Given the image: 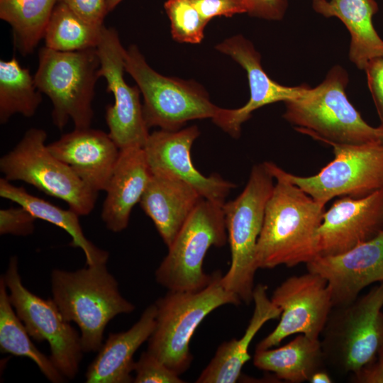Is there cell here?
<instances>
[{"label": "cell", "mask_w": 383, "mask_h": 383, "mask_svg": "<svg viewBox=\"0 0 383 383\" xmlns=\"http://www.w3.org/2000/svg\"><path fill=\"white\" fill-rule=\"evenodd\" d=\"M276 181L267 202L256 248L258 269L292 267L313 260L325 205L292 182L286 171L265 162Z\"/></svg>", "instance_id": "obj_1"}, {"label": "cell", "mask_w": 383, "mask_h": 383, "mask_svg": "<svg viewBox=\"0 0 383 383\" xmlns=\"http://www.w3.org/2000/svg\"><path fill=\"white\" fill-rule=\"evenodd\" d=\"M348 81L343 67H332L317 87L306 84L297 97L284 102L283 118L299 132L328 145L380 143L379 128L364 121L349 101Z\"/></svg>", "instance_id": "obj_2"}, {"label": "cell", "mask_w": 383, "mask_h": 383, "mask_svg": "<svg viewBox=\"0 0 383 383\" xmlns=\"http://www.w3.org/2000/svg\"><path fill=\"white\" fill-rule=\"evenodd\" d=\"M51 288L52 299L65 318L78 326L84 353L98 352L109 322L135 309L121 294L106 263L72 272L55 269Z\"/></svg>", "instance_id": "obj_3"}, {"label": "cell", "mask_w": 383, "mask_h": 383, "mask_svg": "<svg viewBox=\"0 0 383 383\" xmlns=\"http://www.w3.org/2000/svg\"><path fill=\"white\" fill-rule=\"evenodd\" d=\"M221 277L220 272H215L206 287L197 291L168 290L155 302V326L148 340L147 351L179 375L191 366L189 343L202 321L218 307L241 304L225 289Z\"/></svg>", "instance_id": "obj_4"}, {"label": "cell", "mask_w": 383, "mask_h": 383, "mask_svg": "<svg viewBox=\"0 0 383 383\" xmlns=\"http://www.w3.org/2000/svg\"><path fill=\"white\" fill-rule=\"evenodd\" d=\"M274 178L265 162L255 165L243 192L225 202L223 210L231 249V265L221 277L223 287L246 304L252 301L256 248Z\"/></svg>", "instance_id": "obj_5"}, {"label": "cell", "mask_w": 383, "mask_h": 383, "mask_svg": "<svg viewBox=\"0 0 383 383\" xmlns=\"http://www.w3.org/2000/svg\"><path fill=\"white\" fill-rule=\"evenodd\" d=\"M99 69L96 48L74 52L45 46L39 50L35 83L50 99L52 123L58 129H63L70 120L74 128H90Z\"/></svg>", "instance_id": "obj_6"}, {"label": "cell", "mask_w": 383, "mask_h": 383, "mask_svg": "<svg viewBox=\"0 0 383 383\" xmlns=\"http://www.w3.org/2000/svg\"><path fill=\"white\" fill-rule=\"evenodd\" d=\"M383 282L343 306L333 307L320 336L326 365L352 374L383 347Z\"/></svg>", "instance_id": "obj_7"}, {"label": "cell", "mask_w": 383, "mask_h": 383, "mask_svg": "<svg viewBox=\"0 0 383 383\" xmlns=\"http://www.w3.org/2000/svg\"><path fill=\"white\" fill-rule=\"evenodd\" d=\"M125 69L143 96V116L148 128L177 131L189 121H213L223 109L211 101L208 93L196 82L167 77L154 70L135 45L126 49Z\"/></svg>", "instance_id": "obj_8"}, {"label": "cell", "mask_w": 383, "mask_h": 383, "mask_svg": "<svg viewBox=\"0 0 383 383\" xmlns=\"http://www.w3.org/2000/svg\"><path fill=\"white\" fill-rule=\"evenodd\" d=\"M42 128H29L20 141L0 158V171L9 182L21 181L65 201L79 216L94 209L98 193L90 189L45 144Z\"/></svg>", "instance_id": "obj_9"}, {"label": "cell", "mask_w": 383, "mask_h": 383, "mask_svg": "<svg viewBox=\"0 0 383 383\" xmlns=\"http://www.w3.org/2000/svg\"><path fill=\"white\" fill-rule=\"evenodd\" d=\"M228 241L223 205L204 199L196 207L155 271L157 282L170 291H197L206 287L213 274L203 264L211 246Z\"/></svg>", "instance_id": "obj_10"}, {"label": "cell", "mask_w": 383, "mask_h": 383, "mask_svg": "<svg viewBox=\"0 0 383 383\" xmlns=\"http://www.w3.org/2000/svg\"><path fill=\"white\" fill-rule=\"evenodd\" d=\"M2 277L10 301L30 336L38 342L47 341L53 365L65 377L74 378L84 353L80 334L65 318L53 299H42L24 287L16 256L10 258Z\"/></svg>", "instance_id": "obj_11"}, {"label": "cell", "mask_w": 383, "mask_h": 383, "mask_svg": "<svg viewBox=\"0 0 383 383\" xmlns=\"http://www.w3.org/2000/svg\"><path fill=\"white\" fill-rule=\"evenodd\" d=\"M334 158L319 172L288 179L316 201L326 205L338 196L363 197L383 189V145L331 143Z\"/></svg>", "instance_id": "obj_12"}, {"label": "cell", "mask_w": 383, "mask_h": 383, "mask_svg": "<svg viewBox=\"0 0 383 383\" xmlns=\"http://www.w3.org/2000/svg\"><path fill=\"white\" fill-rule=\"evenodd\" d=\"M100 60L99 77L107 84L114 103L106 108L105 119L109 135L120 150L143 148L150 135L145 123L140 91L129 86L124 79L126 49L113 28L103 26L96 45Z\"/></svg>", "instance_id": "obj_13"}, {"label": "cell", "mask_w": 383, "mask_h": 383, "mask_svg": "<svg viewBox=\"0 0 383 383\" xmlns=\"http://www.w3.org/2000/svg\"><path fill=\"white\" fill-rule=\"evenodd\" d=\"M270 299L281 310L279 322L256 349L278 346L294 334L320 338L333 309L331 292L324 278L309 271L292 276L274 289Z\"/></svg>", "instance_id": "obj_14"}, {"label": "cell", "mask_w": 383, "mask_h": 383, "mask_svg": "<svg viewBox=\"0 0 383 383\" xmlns=\"http://www.w3.org/2000/svg\"><path fill=\"white\" fill-rule=\"evenodd\" d=\"M199 134L196 126L174 131L160 129L150 133L143 148L152 173L177 177L204 199L223 205L236 185L217 174L204 176L194 166L191 149Z\"/></svg>", "instance_id": "obj_15"}, {"label": "cell", "mask_w": 383, "mask_h": 383, "mask_svg": "<svg viewBox=\"0 0 383 383\" xmlns=\"http://www.w3.org/2000/svg\"><path fill=\"white\" fill-rule=\"evenodd\" d=\"M382 230L383 189L360 198L341 196L323 213L317 231L318 256L346 252Z\"/></svg>", "instance_id": "obj_16"}, {"label": "cell", "mask_w": 383, "mask_h": 383, "mask_svg": "<svg viewBox=\"0 0 383 383\" xmlns=\"http://www.w3.org/2000/svg\"><path fill=\"white\" fill-rule=\"evenodd\" d=\"M306 265L327 282L333 307L348 304L367 286L383 282V230L346 252L318 255Z\"/></svg>", "instance_id": "obj_17"}, {"label": "cell", "mask_w": 383, "mask_h": 383, "mask_svg": "<svg viewBox=\"0 0 383 383\" xmlns=\"http://www.w3.org/2000/svg\"><path fill=\"white\" fill-rule=\"evenodd\" d=\"M216 49L229 55L246 72L250 98L243 106L235 109H223L213 122L233 138L240 135L241 126L255 110L270 104L292 100L297 97L306 84L287 87L272 80L263 70L260 54L253 44L241 35L228 38L218 43Z\"/></svg>", "instance_id": "obj_18"}, {"label": "cell", "mask_w": 383, "mask_h": 383, "mask_svg": "<svg viewBox=\"0 0 383 383\" xmlns=\"http://www.w3.org/2000/svg\"><path fill=\"white\" fill-rule=\"evenodd\" d=\"M48 148L97 193L106 191L120 155L109 133L91 128H74Z\"/></svg>", "instance_id": "obj_19"}, {"label": "cell", "mask_w": 383, "mask_h": 383, "mask_svg": "<svg viewBox=\"0 0 383 383\" xmlns=\"http://www.w3.org/2000/svg\"><path fill=\"white\" fill-rule=\"evenodd\" d=\"M203 199L186 182L173 176L152 173L139 204L168 247Z\"/></svg>", "instance_id": "obj_20"}, {"label": "cell", "mask_w": 383, "mask_h": 383, "mask_svg": "<svg viewBox=\"0 0 383 383\" xmlns=\"http://www.w3.org/2000/svg\"><path fill=\"white\" fill-rule=\"evenodd\" d=\"M152 172L143 148L120 150V155L107 188L101 218L113 233L125 230L133 208L140 202Z\"/></svg>", "instance_id": "obj_21"}, {"label": "cell", "mask_w": 383, "mask_h": 383, "mask_svg": "<svg viewBox=\"0 0 383 383\" xmlns=\"http://www.w3.org/2000/svg\"><path fill=\"white\" fill-rule=\"evenodd\" d=\"M157 309L148 306L139 320L128 330L110 333L85 374L87 383H128L133 382V355L148 340L155 326Z\"/></svg>", "instance_id": "obj_22"}, {"label": "cell", "mask_w": 383, "mask_h": 383, "mask_svg": "<svg viewBox=\"0 0 383 383\" xmlns=\"http://www.w3.org/2000/svg\"><path fill=\"white\" fill-rule=\"evenodd\" d=\"M267 286L257 284L253 290L254 310L243 336L223 342L196 379L197 383H234L250 359L249 347L257 332L269 321L279 318L281 310L268 296Z\"/></svg>", "instance_id": "obj_23"}, {"label": "cell", "mask_w": 383, "mask_h": 383, "mask_svg": "<svg viewBox=\"0 0 383 383\" xmlns=\"http://www.w3.org/2000/svg\"><path fill=\"white\" fill-rule=\"evenodd\" d=\"M311 5L317 13L343 23L350 35L349 59L358 69L383 57V40L372 23L379 10L376 0H312Z\"/></svg>", "instance_id": "obj_24"}, {"label": "cell", "mask_w": 383, "mask_h": 383, "mask_svg": "<svg viewBox=\"0 0 383 383\" xmlns=\"http://www.w3.org/2000/svg\"><path fill=\"white\" fill-rule=\"evenodd\" d=\"M253 365L271 372L277 378L291 383L309 382L312 374L326 365L320 338L298 334L287 344L277 348L255 350Z\"/></svg>", "instance_id": "obj_25"}, {"label": "cell", "mask_w": 383, "mask_h": 383, "mask_svg": "<svg viewBox=\"0 0 383 383\" xmlns=\"http://www.w3.org/2000/svg\"><path fill=\"white\" fill-rule=\"evenodd\" d=\"M0 196L23 206L36 218L52 223L68 233L72 237L70 245L84 252L87 265L106 263L108 252L97 248L85 237L79 223V216L71 209L60 208L29 194L25 188L16 187L4 177L0 179Z\"/></svg>", "instance_id": "obj_26"}, {"label": "cell", "mask_w": 383, "mask_h": 383, "mask_svg": "<svg viewBox=\"0 0 383 383\" xmlns=\"http://www.w3.org/2000/svg\"><path fill=\"white\" fill-rule=\"evenodd\" d=\"M58 0H0V18L12 29L14 49L23 56L33 52Z\"/></svg>", "instance_id": "obj_27"}, {"label": "cell", "mask_w": 383, "mask_h": 383, "mask_svg": "<svg viewBox=\"0 0 383 383\" xmlns=\"http://www.w3.org/2000/svg\"><path fill=\"white\" fill-rule=\"evenodd\" d=\"M0 350L3 353L30 359L43 374L53 383H60L65 380V377L57 370L51 359L33 343L10 301L2 276L0 279Z\"/></svg>", "instance_id": "obj_28"}, {"label": "cell", "mask_w": 383, "mask_h": 383, "mask_svg": "<svg viewBox=\"0 0 383 383\" xmlns=\"http://www.w3.org/2000/svg\"><path fill=\"white\" fill-rule=\"evenodd\" d=\"M42 102L34 76L21 66L16 56L0 61V123L5 124L15 114L30 118Z\"/></svg>", "instance_id": "obj_29"}, {"label": "cell", "mask_w": 383, "mask_h": 383, "mask_svg": "<svg viewBox=\"0 0 383 383\" xmlns=\"http://www.w3.org/2000/svg\"><path fill=\"white\" fill-rule=\"evenodd\" d=\"M103 26L99 27L87 23L58 1L45 30V47L60 52L96 48Z\"/></svg>", "instance_id": "obj_30"}, {"label": "cell", "mask_w": 383, "mask_h": 383, "mask_svg": "<svg viewBox=\"0 0 383 383\" xmlns=\"http://www.w3.org/2000/svg\"><path fill=\"white\" fill-rule=\"evenodd\" d=\"M171 24V34L179 43L198 44L204 37L206 22L192 0H166L164 4Z\"/></svg>", "instance_id": "obj_31"}, {"label": "cell", "mask_w": 383, "mask_h": 383, "mask_svg": "<svg viewBox=\"0 0 383 383\" xmlns=\"http://www.w3.org/2000/svg\"><path fill=\"white\" fill-rule=\"evenodd\" d=\"M133 371L135 383H183L173 370L148 351L142 353L139 360L135 362Z\"/></svg>", "instance_id": "obj_32"}, {"label": "cell", "mask_w": 383, "mask_h": 383, "mask_svg": "<svg viewBox=\"0 0 383 383\" xmlns=\"http://www.w3.org/2000/svg\"><path fill=\"white\" fill-rule=\"evenodd\" d=\"M36 218L26 208L9 207L0 210V234L27 236L35 229Z\"/></svg>", "instance_id": "obj_33"}, {"label": "cell", "mask_w": 383, "mask_h": 383, "mask_svg": "<svg viewBox=\"0 0 383 383\" xmlns=\"http://www.w3.org/2000/svg\"><path fill=\"white\" fill-rule=\"evenodd\" d=\"M201 17L209 22L216 16L231 17L247 13V5L243 0H192Z\"/></svg>", "instance_id": "obj_34"}, {"label": "cell", "mask_w": 383, "mask_h": 383, "mask_svg": "<svg viewBox=\"0 0 383 383\" xmlns=\"http://www.w3.org/2000/svg\"><path fill=\"white\" fill-rule=\"evenodd\" d=\"M87 23L101 27L109 13L107 0H58Z\"/></svg>", "instance_id": "obj_35"}, {"label": "cell", "mask_w": 383, "mask_h": 383, "mask_svg": "<svg viewBox=\"0 0 383 383\" xmlns=\"http://www.w3.org/2000/svg\"><path fill=\"white\" fill-rule=\"evenodd\" d=\"M364 71L380 121L383 120V57L372 59Z\"/></svg>", "instance_id": "obj_36"}, {"label": "cell", "mask_w": 383, "mask_h": 383, "mask_svg": "<svg viewBox=\"0 0 383 383\" xmlns=\"http://www.w3.org/2000/svg\"><path fill=\"white\" fill-rule=\"evenodd\" d=\"M247 13L269 21L282 20L288 9V0H245Z\"/></svg>", "instance_id": "obj_37"}, {"label": "cell", "mask_w": 383, "mask_h": 383, "mask_svg": "<svg viewBox=\"0 0 383 383\" xmlns=\"http://www.w3.org/2000/svg\"><path fill=\"white\" fill-rule=\"evenodd\" d=\"M356 383H383V360L377 357L350 374Z\"/></svg>", "instance_id": "obj_38"}, {"label": "cell", "mask_w": 383, "mask_h": 383, "mask_svg": "<svg viewBox=\"0 0 383 383\" xmlns=\"http://www.w3.org/2000/svg\"><path fill=\"white\" fill-rule=\"evenodd\" d=\"M310 383H331L333 379L330 374L323 369L314 372L310 377Z\"/></svg>", "instance_id": "obj_39"}, {"label": "cell", "mask_w": 383, "mask_h": 383, "mask_svg": "<svg viewBox=\"0 0 383 383\" xmlns=\"http://www.w3.org/2000/svg\"><path fill=\"white\" fill-rule=\"evenodd\" d=\"M123 0H107L108 11H113Z\"/></svg>", "instance_id": "obj_40"}, {"label": "cell", "mask_w": 383, "mask_h": 383, "mask_svg": "<svg viewBox=\"0 0 383 383\" xmlns=\"http://www.w3.org/2000/svg\"><path fill=\"white\" fill-rule=\"evenodd\" d=\"M381 132L380 143L383 145V120L381 121V125L379 126Z\"/></svg>", "instance_id": "obj_41"}, {"label": "cell", "mask_w": 383, "mask_h": 383, "mask_svg": "<svg viewBox=\"0 0 383 383\" xmlns=\"http://www.w3.org/2000/svg\"><path fill=\"white\" fill-rule=\"evenodd\" d=\"M378 357L383 360V347L380 349L378 353Z\"/></svg>", "instance_id": "obj_42"}, {"label": "cell", "mask_w": 383, "mask_h": 383, "mask_svg": "<svg viewBox=\"0 0 383 383\" xmlns=\"http://www.w3.org/2000/svg\"><path fill=\"white\" fill-rule=\"evenodd\" d=\"M243 1H244L245 2V4H246V1H245V0H243ZM246 5H247V4H246ZM247 11H248V9H247Z\"/></svg>", "instance_id": "obj_43"}]
</instances>
